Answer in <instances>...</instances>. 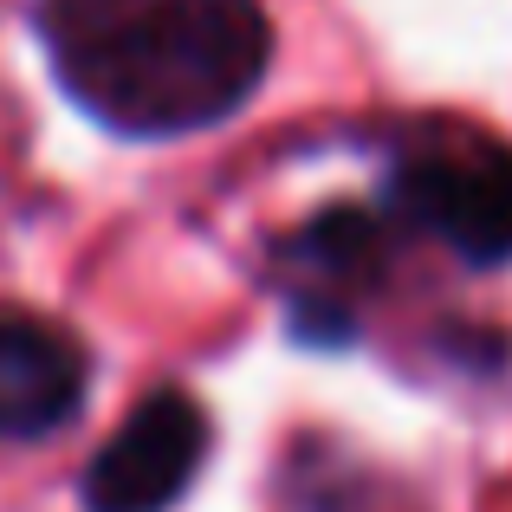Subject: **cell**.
<instances>
[{
  "label": "cell",
  "mask_w": 512,
  "mask_h": 512,
  "mask_svg": "<svg viewBox=\"0 0 512 512\" xmlns=\"http://www.w3.org/2000/svg\"><path fill=\"white\" fill-rule=\"evenodd\" d=\"M85 350L59 325L0 318V441H46L85 402Z\"/></svg>",
  "instance_id": "277c9868"
},
{
  "label": "cell",
  "mask_w": 512,
  "mask_h": 512,
  "mask_svg": "<svg viewBox=\"0 0 512 512\" xmlns=\"http://www.w3.org/2000/svg\"><path fill=\"white\" fill-rule=\"evenodd\" d=\"M286 260L318 286V292L299 299V331L305 338H325V344H344L350 318H344V305H331L325 286H370V279H383L389 234H383V221L363 214V208H331V214H318L299 240H286Z\"/></svg>",
  "instance_id": "5b68a950"
},
{
  "label": "cell",
  "mask_w": 512,
  "mask_h": 512,
  "mask_svg": "<svg viewBox=\"0 0 512 512\" xmlns=\"http://www.w3.org/2000/svg\"><path fill=\"white\" fill-rule=\"evenodd\" d=\"M39 33L65 98L117 137L221 124L273 52L260 0H39Z\"/></svg>",
  "instance_id": "6da1fadb"
},
{
  "label": "cell",
  "mask_w": 512,
  "mask_h": 512,
  "mask_svg": "<svg viewBox=\"0 0 512 512\" xmlns=\"http://www.w3.org/2000/svg\"><path fill=\"white\" fill-rule=\"evenodd\" d=\"M208 415L182 389H156L130 409V422L91 454L85 512H169L201 474Z\"/></svg>",
  "instance_id": "3957f363"
},
{
  "label": "cell",
  "mask_w": 512,
  "mask_h": 512,
  "mask_svg": "<svg viewBox=\"0 0 512 512\" xmlns=\"http://www.w3.org/2000/svg\"><path fill=\"white\" fill-rule=\"evenodd\" d=\"M396 208L467 266L512 260V150L493 137H428L396 163Z\"/></svg>",
  "instance_id": "7a4b0ae2"
}]
</instances>
